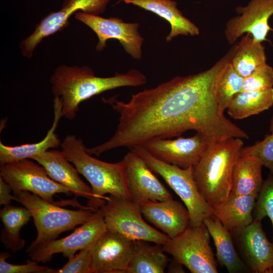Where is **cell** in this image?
<instances>
[{
	"instance_id": "cell-34",
	"label": "cell",
	"mask_w": 273,
	"mask_h": 273,
	"mask_svg": "<svg viewBox=\"0 0 273 273\" xmlns=\"http://www.w3.org/2000/svg\"><path fill=\"white\" fill-rule=\"evenodd\" d=\"M92 245L69 258L68 262L61 268L55 269L53 273H92Z\"/></svg>"
},
{
	"instance_id": "cell-12",
	"label": "cell",
	"mask_w": 273,
	"mask_h": 273,
	"mask_svg": "<svg viewBox=\"0 0 273 273\" xmlns=\"http://www.w3.org/2000/svg\"><path fill=\"white\" fill-rule=\"evenodd\" d=\"M111 0H64L62 8L42 19L33 32L23 39L20 47L22 55L31 58L33 53L46 37L62 30L68 26L70 17L79 10L85 13L100 15L104 12Z\"/></svg>"
},
{
	"instance_id": "cell-13",
	"label": "cell",
	"mask_w": 273,
	"mask_h": 273,
	"mask_svg": "<svg viewBox=\"0 0 273 273\" xmlns=\"http://www.w3.org/2000/svg\"><path fill=\"white\" fill-rule=\"evenodd\" d=\"M121 160L130 200L140 205L172 198L171 193L138 154L130 150Z\"/></svg>"
},
{
	"instance_id": "cell-24",
	"label": "cell",
	"mask_w": 273,
	"mask_h": 273,
	"mask_svg": "<svg viewBox=\"0 0 273 273\" xmlns=\"http://www.w3.org/2000/svg\"><path fill=\"white\" fill-rule=\"evenodd\" d=\"M262 166L256 158L240 153L233 170L231 193L257 196L263 182Z\"/></svg>"
},
{
	"instance_id": "cell-23",
	"label": "cell",
	"mask_w": 273,
	"mask_h": 273,
	"mask_svg": "<svg viewBox=\"0 0 273 273\" xmlns=\"http://www.w3.org/2000/svg\"><path fill=\"white\" fill-rule=\"evenodd\" d=\"M203 224L212 238L219 263L230 273L248 272L250 270L238 255L230 231L213 215L205 217Z\"/></svg>"
},
{
	"instance_id": "cell-5",
	"label": "cell",
	"mask_w": 273,
	"mask_h": 273,
	"mask_svg": "<svg viewBox=\"0 0 273 273\" xmlns=\"http://www.w3.org/2000/svg\"><path fill=\"white\" fill-rule=\"evenodd\" d=\"M129 149L141 156L179 196L189 211L190 226H198L203 223L205 217L213 215L211 206L198 188L193 166L183 168L165 162L154 156L142 145Z\"/></svg>"
},
{
	"instance_id": "cell-31",
	"label": "cell",
	"mask_w": 273,
	"mask_h": 273,
	"mask_svg": "<svg viewBox=\"0 0 273 273\" xmlns=\"http://www.w3.org/2000/svg\"><path fill=\"white\" fill-rule=\"evenodd\" d=\"M270 133L262 141L245 148H243L241 154L247 155L258 159L263 166L273 174V115L270 121Z\"/></svg>"
},
{
	"instance_id": "cell-16",
	"label": "cell",
	"mask_w": 273,
	"mask_h": 273,
	"mask_svg": "<svg viewBox=\"0 0 273 273\" xmlns=\"http://www.w3.org/2000/svg\"><path fill=\"white\" fill-rule=\"evenodd\" d=\"M239 16L227 22L224 31L225 38L230 44L235 43L245 33L250 34L256 41L266 40L271 29L268 20L273 15V0H251L245 7H238Z\"/></svg>"
},
{
	"instance_id": "cell-10",
	"label": "cell",
	"mask_w": 273,
	"mask_h": 273,
	"mask_svg": "<svg viewBox=\"0 0 273 273\" xmlns=\"http://www.w3.org/2000/svg\"><path fill=\"white\" fill-rule=\"evenodd\" d=\"M107 230L101 208L97 210L92 218L76 229L69 235L38 243H31L26 250L31 259L38 262L50 261L54 255L62 253L68 259L78 251L91 245Z\"/></svg>"
},
{
	"instance_id": "cell-32",
	"label": "cell",
	"mask_w": 273,
	"mask_h": 273,
	"mask_svg": "<svg viewBox=\"0 0 273 273\" xmlns=\"http://www.w3.org/2000/svg\"><path fill=\"white\" fill-rule=\"evenodd\" d=\"M273 87V68L267 64L244 78L241 91L262 90Z\"/></svg>"
},
{
	"instance_id": "cell-4",
	"label": "cell",
	"mask_w": 273,
	"mask_h": 273,
	"mask_svg": "<svg viewBox=\"0 0 273 273\" xmlns=\"http://www.w3.org/2000/svg\"><path fill=\"white\" fill-rule=\"evenodd\" d=\"M243 145L242 139L237 138L212 144L193 166L198 188L210 206L230 195L234 168Z\"/></svg>"
},
{
	"instance_id": "cell-11",
	"label": "cell",
	"mask_w": 273,
	"mask_h": 273,
	"mask_svg": "<svg viewBox=\"0 0 273 273\" xmlns=\"http://www.w3.org/2000/svg\"><path fill=\"white\" fill-rule=\"evenodd\" d=\"M76 19L89 27L97 35L99 41L96 49L101 52L110 39L118 40L124 51L133 59L141 60L144 39L139 31L138 22H125L118 17L104 18L81 11L76 12Z\"/></svg>"
},
{
	"instance_id": "cell-30",
	"label": "cell",
	"mask_w": 273,
	"mask_h": 273,
	"mask_svg": "<svg viewBox=\"0 0 273 273\" xmlns=\"http://www.w3.org/2000/svg\"><path fill=\"white\" fill-rule=\"evenodd\" d=\"M253 216L254 219L260 221L268 217L271 222L273 233V174L271 173L263 181L257 195Z\"/></svg>"
},
{
	"instance_id": "cell-9",
	"label": "cell",
	"mask_w": 273,
	"mask_h": 273,
	"mask_svg": "<svg viewBox=\"0 0 273 273\" xmlns=\"http://www.w3.org/2000/svg\"><path fill=\"white\" fill-rule=\"evenodd\" d=\"M210 235L203 224L189 225L163 245L165 253L192 273H217L216 262L210 245Z\"/></svg>"
},
{
	"instance_id": "cell-26",
	"label": "cell",
	"mask_w": 273,
	"mask_h": 273,
	"mask_svg": "<svg viewBox=\"0 0 273 273\" xmlns=\"http://www.w3.org/2000/svg\"><path fill=\"white\" fill-rule=\"evenodd\" d=\"M32 218L25 207L11 204L5 205L0 211V218L4 225L0 239L5 247L13 252L22 250L25 241L20 236L22 228Z\"/></svg>"
},
{
	"instance_id": "cell-21",
	"label": "cell",
	"mask_w": 273,
	"mask_h": 273,
	"mask_svg": "<svg viewBox=\"0 0 273 273\" xmlns=\"http://www.w3.org/2000/svg\"><path fill=\"white\" fill-rule=\"evenodd\" d=\"M54 120L52 125L43 140L35 143L9 146L0 142V165L18 161L55 149L61 145V141L55 131L63 116L62 103L59 98L54 99Z\"/></svg>"
},
{
	"instance_id": "cell-33",
	"label": "cell",
	"mask_w": 273,
	"mask_h": 273,
	"mask_svg": "<svg viewBox=\"0 0 273 273\" xmlns=\"http://www.w3.org/2000/svg\"><path fill=\"white\" fill-rule=\"evenodd\" d=\"M11 257L7 252L0 254V273H53L54 269L38 264L36 261L27 260L26 263L14 264L7 261Z\"/></svg>"
},
{
	"instance_id": "cell-36",
	"label": "cell",
	"mask_w": 273,
	"mask_h": 273,
	"mask_svg": "<svg viewBox=\"0 0 273 273\" xmlns=\"http://www.w3.org/2000/svg\"><path fill=\"white\" fill-rule=\"evenodd\" d=\"M184 265L173 259L169 262L167 265L168 272L170 273H183L185 272L183 268Z\"/></svg>"
},
{
	"instance_id": "cell-25",
	"label": "cell",
	"mask_w": 273,
	"mask_h": 273,
	"mask_svg": "<svg viewBox=\"0 0 273 273\" xmlns=\"http://www.w3.org/2000/svg\"><path fill=\"white\" fill-rule=\"evenodd\" d=\"M135 241L133 252L126 273H163L169 263L161 244Z\"/></svg>"
},
{
	"instance_id": "cell-1",
	"label": "cell",
	"mask_w": 273,
	"mask_h": 273,
	"mask_svg": "<svg viewBox=\"0 0 273 273\" xmlns=\"http://www.w3.org/2000/svg\"><path fill=\"white\" fill-rule=\"evenodd\" d=\"M233 54L231 49L209 69L176 76L132 94L127 102L115 96L103 98L119 114V122L112 136L88 148V153L99 156L119 147L130 149L155 139L180 136L190 130L213 143L231 138L249 139L244 130L220 113L215 96L219 75Z\"/></svg>"
},
{
	"instance_id": "cell-17",
	"label": "cell",
	"mask_w": 273,
	"mask_h": 273,
	"mask_svg": "<svg viewBox=\"0 0 273 273\" xmlns=\"http://www.w3.org/2000/svg\"><path fill=\"white\" fill-rule=\"evenodd\" d=\"M239 243L245 264L254 273H273V242L267 239L261 221L232 232Z\"/></svg>"
},
{
	"instance_id": "cell-15",
	"label": "cell",
	"mask_w": 273,
	"mask_h": 273,
	"mask_svg": "<svg viewBox=\"0 0 273 273\" xmlns=\"http://www.w3.org/2000/svg\"><path fill=\"white\" fill-rule=\"evenodd\" d=\"M212 144L208 138L196 132L188 138L155 139L142 146L158 159L186 168L195 165Z\"/></svg>"
},
{
	"instance_id": "cell-20",
	"label": "cell",
	"mask_w": 273,
	"mask_h": 273,
	"mask_svg": "<svg viewBox=\"0 0 273 273\" xmlns=\"http://www.w3.org/2000/svg\"><path fill=\"white\" fill-rule=\"evenodd\" d=\"M119 3L132 5L152 12L169 23L170 31L166 37L167 42L178 35L197 36L199 28L185 17L173 0H119Z\"/></svg>"
},
{
	"instance_id": "cell-27",
	"label": "cell",
	"mask_w": 273,
	"mask_h": 273,
	"mask_svg": "<svg viewBox=\"0 0 273 273\" xmlns=\"http://www.w3.org/2000/svg\"><path fill=\"white\" fill-rule=\"evenodd\" d=\"M235 45L230 63L243 78L267 64L262 42L255 40L250 34L246 33Z\"/></svg>"
},
{
	"instance_id": "cell-18",
	"label": "cell",
	"mask_w": 273,
	"mask_h": 273,
	"mask_svg": "<svg viewBox=\"0 0 273 273\" xmlns=\"http://www.w3.org/2000/svg\"><path fill=\"white\" fill-rule=\"evenodd\" d=\"M144 217L170 239L183 232L189 225L190 215L184 204L172 198L140 204Z\"/></svg>"
},
{
	"instance_id": "cell-22",
	"label": "cell",
	"mask_w": 273,
	"mask_h": 273,
	"mask_svg": "<svg viewBox=\"0 0 273 273\" xmlns=\"http://www.w3.org/2000/svg\"><path fill=\"white\" fill-rule=\"evenodd\" d=\"M257 196L231 193L226 200L211 206L213 214L230 232L245 228L254 219L253 211Z\"/></svg>"
},
{
	"instance_id": "cell-14",
	"label": "cell",
	"mask_w": 273,
	"mask_h": 273,
	"mask_svg": "<svg viewBox=\"0 0 273 273\" xmlns=\"http://www.w3.org/2000/svg\"><path fill=\"white\" fill-rule=\"evenodd\" d=\"M134 247V241L107 229L92 245V273H126Z\"/></svg>"
},
{
	"instance_id": "cell-6",
	"label": "cell",
	"mask_w": 273,
	"mask_h": 273,
	"mask_svg": "<svg viewBox=\"0 0 273 273\" xmlns=\"http://www.w3.org/2000/svg\"><path fill=\"white\" fill-rule=\"evenodd\" d=\"M14 195L15 201L31 213L37 231L36 238L32 242L34 243L57 239L62 233L88 221L97 211L65 209L28 191H21Z\"/></svg>"
},
{
	"instance_id": "cell-19",
	"label": "cell",
	"mask_w": 273,
	"mask_h": 273,
	"mask_svg": "<svg viewBox=\"0 0 273 273\" xmlns=\"http://www.w3.org/2000/svg\"><path fill=\"white\" fill-rule=\"evenodd\" d=\"M31 159L42 166L51 178L68 188L75 198L84 197L87 202L93 200L91 187L82 180L76 168L71 164L62 151L50 150Z\"/></svg>"
},
{
	"instance_id": "cell-35",
	"label": "cell",
	"mask_w": 273,
	"mask_h": 273,
	"mask_svg": "<svg viewBox=\"0 0 273 273\" xmlns=\"http://www.w3.org/2000/svg\"><path fill=\"white\" fill-rule=\"evenodd\" d=\"M12 189L10 186L0 176V204L10 205L12 201H15L14 195L11 194Z\"/></svg>"
},
{
	"instance_id": "cell-7",
	"label": "cell",
	"mask_w": 273,
	"mask_h": 273,
	"mask_svg": "<svg viewBox=\"0 0 273 273\" xmlns=\"http://www.w3.org/2000/svg\"><path fill=\"white\" fill-rule=\"evenodd\" d=\"M34 161L25 159L0 165V176L10 186L13 194L28 191L61 206L69 204L78 206L79 203L75 199L54 201L53 196L57 194H72L68 188L51 178L45 168Z\"/></svg>"
},
{
	"instance_id": "cell-2",
	"label": "cell",
	"mask_w": 273,
	"mask_h": 273,
	"mask_svg": "<svg viewBox=\"0 0 273 273\" xmlns=\"http://www.w3.org/2000/svg\"><path fill=\"white\" fill-rule=\"evenodd\" d=\"M147 81L146 76L135 69L102 77L86 66H59L50 79L54 97L60 99L63 116L69 120L76 117L81 102L93 96L118 87L141 86Z\"/></svg>"
},
{
	"instance_id": "cell-29",
	"label": "cell",
	"mask_w": 273,
	"mask_h": 273,
	"mask_svg": "<svg viewBox=\"0 0 273 273\" xmlns=\"http://www.w3.org/2000/svg\"><path fill=\"white\" fill-rule=\"evenodd\" d=\"M244 79L234 68L230 62L221 71L215 90L216 101L221 114H224V111L234 96L241 92Z\"/></svg>"
},
{
	"instance_id": "cell-3",
	"label": "cell",
	"mask_w": 273,
	"mask_h": 273,
	"mask_svg": "<svg viewBox=\"0 0 273 273\" xmlns=\"http://www.w3.org/2000/svg\"><path fill=\"white\" fill-rule=\"evenodd\" d=\"M61 147L69 161L90 185L94 198L87 206L98 210L107 200V194L129 199L122 160L112 163L92 157L83 141L73 134L66 136Z\"/></svg>"
},
{
	"instance_id": "cell-28",
	"label": "cell",
	"mask_w": 273,
	"mask_h": 273,
	"mask_svg": "<svg viewBox=\"0 0 273 273\" xmlns=\"http://www.w3.org/2000/svg\"><path fill=\"white\" fill-rule=\"evenodd\" d=\"M273 105V87L262 90L241 91L230 103L228 114L235 119L258 114Z\"/></svg>"
},
{
	"instance_id": "cell-8",
	"label": "cell",
	"mask_w": 273,
	"mask_h": 273,
	"mask_svg": "<svg viewBox=\"0 0 273 273\" xmlns=\"http://www.w3.org/2000/svg\"><path fill=\"white\" fill-rule=\"evenodd\" d=\"M101 208L107 229L129 240L163 245L170 239L146 222L143 218L140 205L130 199L110 195Z\"/></svg>"
}]
</instances>
